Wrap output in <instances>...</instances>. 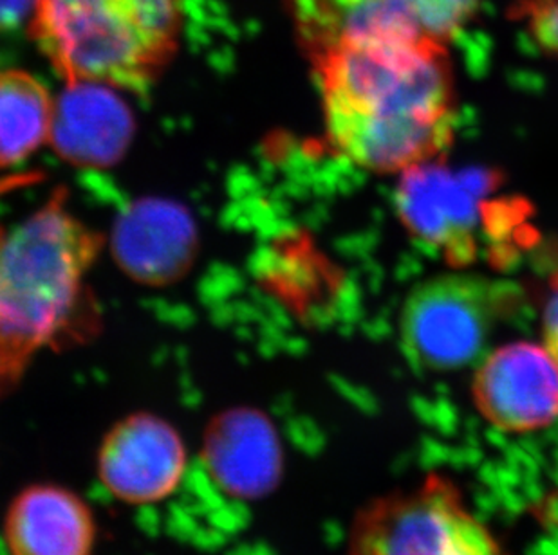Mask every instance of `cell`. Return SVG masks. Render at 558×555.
<instances>
[{"label": "cell", "instance_id": "12", "mask_svg": "<svg viewBox=\"0 0 558 555\" xmlns=\"http://www.w3.org/2000/svg\"><path fill=\"white\" fill-rule=\"evenodd\" d=\"M11 555H90L95 518L76 494L59 485H33L11 503L5 516Z\"/></svg>", "mask_w": 558, "mask_h": 555}, {"label": "cell", "instance_id": "9", "mask_svg": "<svg viewBox=\"0 0 558 555\" xmlns=\"http://www.w3.org/2000/svg\"><path fill=\"white\" fill-rule=\"evenodd\" d=\"M201 460L222 493L244 502L274 493L284 471L277 430L255 408H232L217 415L206 428Z\"/></svg>", "mask_w": 558, "mask_h": 555}, {"label": "cell", "instance_id": "13", "mask_svg": "<svg viewBox=\"0 0 558 555\" xmlns=\"http://www.w3.org/2000/svg\"><path fill=\"white\" fill-rule=\"evenodd\" d=\"M54 101L32 74L0 73V172L49 141Z\"/></svg>", "mask_w": 558, "mask_h": 555}, {"label": "cell", "instance_id": "17", "mask_svg": "<svg viewBox=\"0 0 558 555\" xmlns=\"http://www.w3.org/2000/svg\"><path fill=\"white\" fill-rule=\"evenodd\" d=\"M543 334L544 345L558 359V288L544 310Z\"/></svg>", "mask_w": 558, "mask_h": 555}, {"label": "cell", "instance_id": "8", "mask_svg": "<svg viewBox=\"0 0 558 555\" xmlns=\"http://www.w3.org/2000/svg\"><path fill=\"white\" fill-rule=\"evenodd\" d=\"M186 449L163 419L134 414L120 420L101 442L98 472L104 488L132 505L161 502L185 477Z\"/></svg>", "mask_w": 558, "mask_h": 555}, {"label": "cell", "instance_id": "10", "mask_svg": "<svg viewBox=\"0 0 558 555\" xmlns=\"http://www.w3.org/2000/svg\"><path fill=\"white\" fill-rule=\"evenodd\" d=\"M112 251L129 276L148 285H165L190 268L197 251V230L181 205L137 200L114 224Z\"/></svg>", "mask_w": 558, "mask_h": 555}, {"label": "cell", "instance_id": "14", "mask_svg": "<svg viewBox=\"0 0 558 555\" xmlns=\"http://www.w3.org/2000/svg\"><path fill=\"white\" fill-rule=\"evenodd\" d=\"M417 27L445 44L474 15L477 0H403Z\"/></svg>", "mask_w": 558, "mask_h": 555}, {"label": "cell", "instance_id": "1", "mask_svg": "<svg viewBox=\"0 0 558 555\" xmlns=\"http://www.w3.org/2000/svg\"><path fill=\"white\" fill-rule=\"evenodd\" d=\"M332 147L376 173L439 158L456 128L445 44L428 37L343 38L311 51Z\"/></svg>", "mask_w": 558, "mask_h": 555}, {"label": "cell", "instance_id": "5", "mask_svg": "<svg viewBox=\"0 0 558 555\" xmlns=\"http://www.w3.org/2000/svg\"><path fill=\"white\" fill-rule=\"evenodd\" d=\"M519 305V288L475 274H445L417 285L401 312V345L420 368L469 367Z\"/></svg>", "mask_w": 558, "mask_h": 555}, {"label": "cell", "instance_id": "4", "mask_svg": "<svg viewBox=\"0 0 558 555\" xmlns=\"http://www.w3.org/2000/svg\"><path fill=\"white\" fill-rule=\"evenodd\" d=\"M349 555H508L466 507L450 478L428 474L420 485L385 494L360 508Z\"/></svg>", "mask_w": 558, "mask_h": 555}, {"label": "cell", "instance_id": "2", "mask_svg": "<svg viewBox=\"0 0 558 555\" xmlns=\"http://www.w3.org/2000/svg\"><path fill=\"white\" fill-rule=\"evenodd\" d=\"M63 200L59 192L19 224L0 225V398L38 350L76 334L85 307V273L101 240Z\"/></svg>", "mask_w": 558, "mask_h": 555}, {"label": "cell", "instance_id": "6", "mask_svg": "<svg viewBox=\"0 0 558 555\" xmlns=\"http://www.w3.org/2000/svg\"><path fill=\"white\" fill-rule=\"evenodd\" d=\"M475 408L497 430L526 435L558 420V359L530 341L499 346L475 372Z\"/></svg>", "mask_w": 558, "mask_h": 555}, {"label": "cell", "instance_id": "7", "mask_svg": "<svg viewBox=\"0 0 558 555\" xmlns=\"http://www.w3.org/2000/svg\"><path fill=\"white\" fill-rule=\"evenodd\" d=\"M488 177L453 172L437 159L401 173L396 208L417 240L448 260L469 262L475 257L483 194Z\"/></svg>", "mask_w": 558, "mask_h": 555}, {"label": "cell", "instance_id": "11", "mask_svg": "<svg viewBox=\"0 0 558 555\" xmlns=\"http://www.w3.org/2000/svg\"><path fill=\"white\" fill-rule=\"evenodd\" d=\"M134 118L112 85L68 82L54 101L49 143L60 158L82 166H109L123 158Z\"/></svg>", "mask_w": 558, "mask_h": 555}, {"label": "cell", "instance_id": "15", "mask_svg": "<svg viewBox=\"0 0 558 555\" xmlns=\"http://www.w3.org/2000/svg\"><path fill=\"white\" fill-rule=\"evenodd\" d=\"M517 16L527 22L535 42L558 60V0H519Z\"/></svg>", "mask_w": 558, "mask_h": 555}, {"label": "cell", "instance_id": "16", "mask_svg": "<svg viewBox=\"0 0 558 555\" xmlns=\"http://www.w3.org/2000/svg\"><path fill=\"white\" fill-rule=\"evenodd\" d=\"M37 0H0V35L15 33L32 24Z\"/></svg>", "mask_w": 558, "mask_h": 555}, {"label": "cell", "instance_id": "18", "mask_svg": "<svg viewBox=\"0 0 558 555\" xmlns=\"http://www.w3.org/2000/svg\"><path fill=\"white\" fill-rule=\"evenodd\" d=\"M27 178H22V181H16V178H5V181H0V194L5 192V189L15 188L19 183H26Z\"/></svg>", "mask_w": 558, "mask_h": 555}, {"label": "cell", "instance_id": "3", "mask_svg": "<svg viewBox=\"0 0 558 555\" xmlns=\"http://www.w3.org/2000/svg\"><path fill=\"white\" fill-rule=\"evenodd\" d=\"M190 0H37L32 35L65 82L143 89L169 63Z\"/></svg>", "mask_w": 558, "mask_h": 555}]
</instances>
